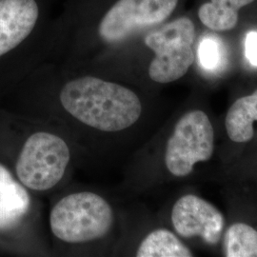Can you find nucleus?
Here are the masks:
<instances>
[{
    "label": "nucleus",
    "mask_w": 257,
    "mask_h": 257,
    "mask_svg": "<svg viewBox=\"0 0 257 257\" xmlns=\"http://www.w3.org/2000/svg\"><path fill=\"white\" fill-rule=\"evenodd\" d=\"M172 221L180 236H199L209 245H216L220 241L225 226V218L220 211L193 194L184 195L176 201L172 211Z\"/></svg>",
    "instance_id": "obj_7"
},
{
    "label": "nucleus",
    "mask_w": 257,
    "mask_h": 257,
    "mask_svg": "<svg viewBox=\"0 0 257 257\" xmlns=\"http://www.w3.org/2000/svg\"><path fill=\"white\" fill-rule=\"evenodd\" d=\"M138 257H192V251L165 229L152 231L142 241L137 252Z\"/></svg>",
    "instance_id": "obj_11"
},
{
    "label": "nucleus",
    "mask_w": 257,
    "mask_h": 257,
    "mask_svg": "<svg viewBox=\"0 0 257 257\" xmlns=\"http://www.w3.org/2000/svg\"><path fill=\"white\" fill-rule=\"evenodd\" d=\"M195 28L188 18L166 23L145 37V44L155 53L149 66V76L160 84L183 77L195 59L193 44Z\"/></svg>",
    "instance_id": "obj_4"
},
{
    "label": "nucleus",
    "mask_w": 257,
    "mask_h": 257,
    "mask_svg": "<svg viewBox=\"0 0 257 257\" xmlns=\"http://www.w3.org/2000/svg\"><path fill=\"white\" fill-rule=\"evenodd\" d=\"M51 229L67 243H84L104 236L112 224L110 205L95 193H72L52 210Z\"/></svg>",
    "instance_id": "obj_3"
},
{
    "label": "nucleus",
    "mask_w": 257,
    "mask_h": 257,
    "mask_svg": "<svg viewBox=\"0 0 257 257\" xmlns=\"http://www.w3.org/2000/svg\"><path fill=\"white\" fill-rule=\"evenodd\" d=\"M254 121H257V90L250 95L238 98L230 106L225 121L230 140L237 143L251 140Z\"/></svg>",
    "instance_id": "obj_9"
},
{
    "label": "nucleus",
    "mask_w": 257,
    "mask_h": 257,
    "mask_svg": "<svg viewBox=\"0 0 257 257\" xmlns=\"http://www.w3.org/2000/svg\"><path fill=\"white\" fill-rule=\"evenodd\" d=\"M70 150L62 138L39 132L28 138L17 163L20 182L34 191L55 187L65 174Z\"/></svg>",
    "instance_id": "obj_5"
},
{
    "label": "nucleus",
    "mask_w": 257,
    "mask_h": 257,
    "mask_svg": "<svg viewBox=\"0 0 257 257\" xmlns=\"http://www.w3.org/2000/svg\"><path fill=\"white\" fill-rule=\"evenodd\" d=\"M179 0H107L86 14L83 25H92L106 45H118L149 29L162 25Z\"/></svg>",
    "instance_id": "obj_2"
},
{
    "label": "nucleus",
    "mask_w": 257,
    "mask_h": 257,
    "mask_svg": "<svg viewBox=\"0 0 257 257\" xmlns=\"http://www.w3.org/2000/svg\"><path fill=\"white\" fill-rule=\"evenodd\" d=\"M245 53L250 64L257 66V32H249L247 35Z\"/></svg>",
    "instance_id": "obj_14"
},
{
    "label": "nucleus",
    "mask_w": 257,
    "mask_h": 257,
    "mask_svg": "<svg viewBox=\"0 0 257 257\" xmlns=\"http://www.w3.org/2000/svg\"><path fill=\"white\" fill-rule=\"evenodd\" d=\"M198 58L206 70L216 69L221 61L219 43L211 37L204 38L198 47Z\"/></svg>",
    "instance_id": "obj_13"
},
{
    "label": "nucleus",
    "mask_w": 257,
    "mask_h": 257,
    "mask_svg": "<svg viewBox=\"0 0 257 257\" xmlns=\"http://www.w3.org/2000/svg\"><path fill=\"white\" fill-rule=\"evenodd\" d=\"M254 0H211L198 10V18L212 31L225 32L236 27L238 11Z\"/></svg>",
    "instance_id": "obj_10"
},
{
    "label": "nucleus",
    "mask_w": 257,
    "mask_h": 257,
    "mask_svg": "<svg viewBox=\"0 0 257 257\" xmlns=\"http://www.w3.org/2000/svg\"><path fill=\"white\" fill-rule=\"evenodd\" d=\"M30 196L9 171L0 165V230L18 226L27 214Z\"/></svg>",
    "instance_id": "obj_8"
},
{
    "label": "nucleus",
    "mask_w": 257,
    "mask_h": 257,
    "mask_svg": "<svg viewBox=\"0 0 257 257\" xmlns=\"http://www.w3.org/2000/svg\"><path fill=\"white\" fill-rule=\"evenodd\" d=\"M59 98L65 110L76 119L103 132L131 127L142 111L135 92L95 76H81L66 83Z\"/></svg>",
    "instance_id": "obj_1"
},
{
    "label": "nucleus",
    "mask_w": 257,
    "mask_h": 257,
    "mask_svg": "<svg viewBox=\"0 0 257 257\" xmlns=\"http://www.w3.org/2000/svg\"><path fill=\"white\" fill-rule=\"evenodd\" d=\"M213 128L202 110H192L178 120L166 149L165 163L172 175H190L197 162L208 161L213 153Z\"/></svg>",
    "instance_id": "obj_6"
},
{
    "label": "nucleus",
    "mask_w": 257,
    "mask_h": 257,
    "mask_svg": "<svg viewBox=\"0 0 257 257\" xmlns=\"http://www.w3.org/2000/svg\"><path fill=\"white\" fill-rule=\"evenodd\" d=\"M227 257H257V230L245 223L231 225L225 233Z\"/></svg>",
    "instance_id": "obj_12"
}]
</instances>
